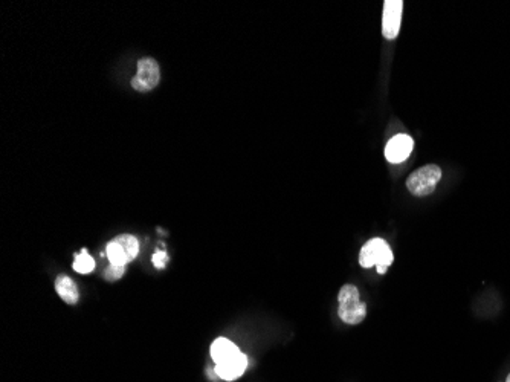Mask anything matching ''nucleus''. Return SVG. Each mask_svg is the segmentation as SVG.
<instances>
[{
  "label": "nucleus",
  "mask_w": 510,
  "mask_h": 382,
  "mask_svg": "<svg viewBox=\"0 0 510 382\" xmlns=\"http://www.w3.org/2000/svg\"><path fill=\"white\" fill-rule=\"evenodd\" d=\"M338 315L347 324H359L367 317V304L361 301V295L356 286L344 284L338 294Z\"/></svg>",
  "instance_id": "nucleus-1"
},
{
  "label": "nucleus",
  "mask_w": 510,
  "mask_h": 382,
  "mask_svg": "<svg viewBox=\"0 0 510 382\" xmlns=\"http://www.w3.org/2000/svg\"><path fill=\"white\" fill-rule=\"evenodd\" d=\"M105 253H108V257L112 265L126 266L138 255L139 243L137 241V237H133L130 234H122L113 238V241L108 245V248H105Z\"/></svg>",
  "instance_id": "nucleus-4"
},
{
  "label": "nucleus",
  "mask_w": 510,
  "mask_h": 382,
  "mask_svg": "<svg viewBox=\"0 0 510 382\" xmlns=\"http://www.w3.org/2000/svg\"><path fill=\"white\" fill-rule=\"evenodd\" d=\"M440 179H441V168L434 164H429L412 171L407 179V188L411 195L423 197L434 193Z\"/></svg>",
  "instance_id": "nucleus-3"
},
{
  "label": "nucleus",
  "mask_w": 510,
  "mask_h": 382,
  "mask_svg": "<svg viewBox=\"0 0 510 382\" xmlns=\"http://www.w3.org/2000/svg\"><path fill=\"white\" fill-rule=\"evenodd\" d=\"M246 367H248V357L245 353H240V355L234 358L220 362V364H216L214 370L220 379L236 381L245 374Z\"/></svg>",
  "instance_id": "nucleus-8"
},
{
  "label": "nucleus",
  "mask_w": 510,
  "mask_h": 382,
  "mask_svg": "<svg viewBox=\"0 0 510 382\" xmlns=\"http://www.w3.org/2000/svg\"><path fill=\"white\" fill-rule=\"evenodd\" d=\"M402 0H387L383 4V16H382V34L388 40H394L400 31L402 22Z\"/></svg>",
  "instance_id": "nucleus-6"
},
{
  "label": "nucleus",
  "mask_w": 510,
  "mask_h": 382,
  "mask_svg": "<svg viewBox=\"0 0 510 382\" xmlns=\"http://www.w3.org/2000/svg\"><path fill=\"white\" fill-rule=\"evenodd\" d=\"M412 149H415V141L411 137L396 135L388 141L387 147H385V158L393 164H399V162L408 159Z\"/></svg>",
  "instance_id": "nucleus-7"
},
{
  "label": "nucleus",
  "mask_w": 510,
  "mask_h": 382,
  "mask_svg": "<svg viewBox=\"0 0 510 382\" xmlns=\"http://www.w3.org/2000/svg\"><path fill=\"white\" fill-rule=\"evenodd\" d=\"M506 382H510V375L507 376V381H506Z\"/></svg>",
  "instance_id": "nucleus-14"
},
{
  "label": "nucleus",
  "mask_w": 510,
  "mask_h": 382,
  "mask_svg": "<svg viewBox=\"0 0 510 382\" xmlns=\"http://www.w3.org/2000/svg\"><path fill=\"white\" fill-rule=\"evenodd\" d=\"M74 270L80 274H89L95 270V260L88 254V250H83L80 254L75 255Z\"/></svg>",
  "instance_id": "nucleus-11"
},
{
  "label": "nucleus",
  "mask_w": 510,
  "mask_h": 382,
  "mask_svg": "<svg viewBox=\"0 0 510 382\" xmlns=\"http://www.w3.org/2000/svg\"><path fill=\"white\" fill-rule=\"evenodd\" d=\"M394 262V255L388 243L383 238L374 237L362 246L359 253V265L362 267L376 266L379 274L387 272L388 267Z\"/></svg>",
  "instance_id": "nucleus-2"
},
{
  "label": "nucleus",
  "mask_w": 510,
  "mask_h": 382,
  "mask_svg": "<svg viewBox=\"0 0 510 382\" xmlns=\"http://www.w3.org/2000/svg\"><path fill=\"white\" fill-rule=\"evenodd\" d=\"M167 262H168V255L166 251H156L155 255H153V265H155V267H158V270H163V267L167 266Z\"/></svg>",
  "instance_id": "nucleus-13"
},
{
  "label": "nucleus",
  "mask_w": 510,
  "mask_h": 382,
  "mask_svg": "<svg viewBox=\"0 0 510 382\" xmlns=\"http://www.w3.org/2000/svg\"><path fill=\"white\" fill-rule=\"evenodd\" d=\"M126 272V266H118V265H112L104 271V279L109 282H117L120 280L121 277Z\"/></svg>",
  "instance_id": "nucleus-12"
},
{
  "label": "nucleus",
  "mask_w": 510,
  "mask_h": 382,
  "mask_svg": "<svg viewBox=\"0 0 510 382\" xmlns=\"http://www.w3.org/2000/svg\"><path fill=\"white\" fill-rule=\"evenodd\" d=\"M55 291L60 295L62 300L67 304H75L80 299L79 289L75 282L67 275H59L55 280Z\"/></svg>",
  "instance_id": "nucleus-10"
},
{
  "label": "nucleus",
  "mask_w": 510,
  "mask_h": 382,
  "mask_svg": "<svg viewBox=\"0 0 510 382\" xmlns=\"http://www.w3.org/2000/svg\"><path fill=\"white\" fill-rule=\"evenodd\" d=\"M159 80L161 71L158 62L155 59H150V57H146V59H141L138 62V74L134 75V79L132 80V86L133 89L138 92H149L156 88Z\"/></svg>",
  "instance_id": "nucleus-5"
},
{
  "label": "nucleus",
  "mask_w": 510,
  "mask_h": 382,
  "mask_svg": "<svg viewBox=\"0 0 510 382\" xmlns=\"http://www.w3.org/2000/svg\"><path fill=\"white\" fill-rule=\"evenodd\" d=\"M240 353L242 352L238 350L236 344L226 338H217L213 344H211V358L214 359L216 364H220V362L234 358L240 355Z\"/></svg>",
  "instance_id": "nucleus-9"
}]
</instances>
